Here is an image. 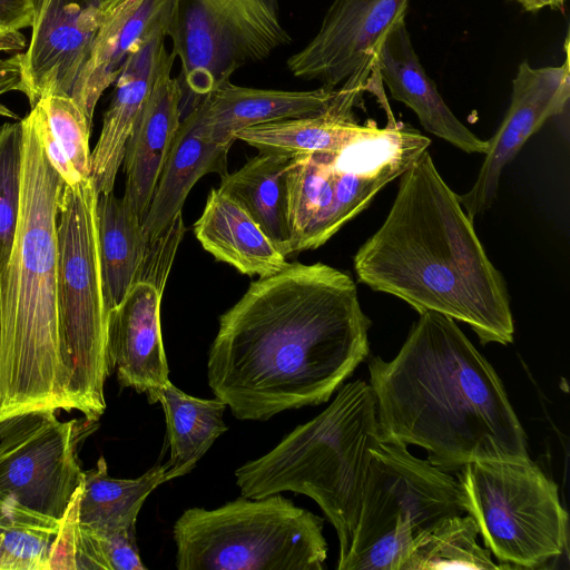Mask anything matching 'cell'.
Wrapping results in <instances>:
<instances>
[{
  "mask_svg": "<svg viewBox=\"0 0 570 570\" xmlns=\"http://www.w3.org/2000/svg\"><path fill=\"white\" fill-rule=\"evenodd\" d=\"M370 326L350 274L288 263L220 315L208 384L238 420L322 404L368 355Z\"/></svg>",
  "mask_w": 570,
  "mask_h": 570,
  "instance_id": "cell-1",
  "label": "cell"
},
{
  "mask_svg": "<svg viewBox=\"0 0 570 570\" xmlns=\"http://www.w3.org/2000/svg\"><path fill=\"white\" fill-rule=\"evenodd\" d=\"M380 440L419 445L450 472L478 460H528L501 379L446 315L426 311L392 361L368 363Z\"/></svg>",
  "mask_w": 570,
  "mask_h": 570,
  "instance_id": "cell-2",
  "label": "cell"
},
{
  "mask_svg": "<svg viewBox=\"0 0 570 570\" xmlns=\"http://www.w3.org/2000/svg\"><path fill=\"white\" fill-rule=\"evenodd\" d=\"M354 269L361 283L419 314L432 311L468 324L482 344L513 341L504 278L429 149L400 176L391 209L356 252Z\"/></svg>",
  "mask_w": 570,
  "mask_h": 570,
  "instance_id": "cell-3",
  "label": "cell"
},
{
  "mask_svg": "<svg viewBox=\"0 0 570 570\" xmlns=\"http://www.w3.org/2000/svg\"><path fill=\"white\" fill-rule=\"evenodd\" d=\"M22 124L20 207L0 273V422L32 410L72 411L58 295V204L63 180L30 114Z\"/></svg>",
  "mask_w": 570,
  "mask_h": 570,
  "instance_id": "cell-4",
  "label": "cell"
},
{
  "mask_svg": "<svg viewBox=\"0 0 570 570\" xmlns=\"http://www.w3.org/2000/svg\"><path fill=\"white\" fill-rule=\"evenodd\" d=\"M376 404L368 383L340 386L317 416L296 426L274 449L235 471L242 497L291 491L313 499L335 528L338 563L346 558L371 460L380 443Z\"/></svg>",
  "mask_w": 570,
  "mask_h": 570,
  "instance_id": "cell-5",
  "label": "cell"
},
{
  "mask_svg": "<svg viewBox=\"0 0 570 570\" xmlns=\"http://www.w3.org/2000/svg\"><path fill=\"white\" fill-rule=\"evenodd\" d=\"M384 110V127L368 119L338 149L293 158L287 174L293 254L324 245L429 149L430 138L397 121L390 107Z\"/></svg>",
  "mask_w": 570,
  "mask_h": 570,
  "instance_id": "cell-6",
  "label": "cell"
},
{
  "mask_svg": "<svg viewBox=\"0 0 570 570\" xmlns=\"http://www.w3.org/2000/svg\"><path fill=\"white\" fill-rule=\"evenodd\" d=\"M179 570H322L323 519L272 494L191 508L174 524Z\"/></svg>",
  "mask_w": 570,
  "mask_h": 570,
  "instance_id": "cell-7",
  "label": "cell"
},
{
  "mask_svg": "<svg viewBox=\"0 0 570 570\" xmlns=\"http://www.w3.org/2000/svg\"><path fill=\"white\" fill-rule=\"evenodd\" d=\"M91 177L63 185L58 204V295L71 409L99 421L110 375L106 304Z\"/></svg>",
  "mask_w": 570,
  "mask_h": 570,
  "instance_id": "cell-8",
  "label": "cell"
},
{
  "mask_svg": "<svg viewBox=\"0 0 570 570\" xmlns=\"http://www.w3.org/2000/svg\"><path fill=\"white\" fill-rule=\"evenodd\" d=\"M459 480L406 446L380 442L371 460L352 544L338 570H401L441 520L464 514Z\"/></svg>",
  "mask_w": 570,
  "mask_h": 570,
  "instance_id": "cell-9",
  "label": "cell"
},
{
  "mask_svg": "<svg viewBox=\"0 0 570 570\" xmlns=\"http://www.w3.org/2000/svg\"><path fill=\"white\" fill-rule=\"evenodd\" d=\"M465 513L504 568H538L568 544L558 487L530 459L478 460L460 469Z\"/></svg>",
  "mask_w": 570,
  "mask_h": 570,
  "instance_id": "cell-10",
  "label": "cell"
},
{
  "mask_svg": "<svg viewBox=\"0 0 570 570\" xmlns=\"http://www.w3.org/2000/svg\"><path fill=\"white\" fill-rule=\"evenodd\" d=\"M166 36L195 105L240 67L291 42L278 0H170Z\"/></svg>",
  "mask_w": 570,
  "mask_h": 570,
  "instance_id": "cell-11",
  "label": "cell"
},
{
  "mask_svg": "<svg viewBox=\"0 0 570 570\" xmlns=\"http://www.w3.org/2000/svg\"><path fill=\"white\" fill-rule=\"evenodd\" d=\"M98 421L58 419L51 409L0 422V494L61 519L82 483L78 451Z\"/></svg>",
  "mask_w": 570,
  "mask_h": 570,
  "instance_id": "cell-12",
  "label": "cell"
},
{
  "mask_svg": "<svg viewBox=\"0 0 570 570\" xmlns=\"http://www.w3.org/2000/svg\"><path fill=\"white\" fill-rule=\"evenodd\" d=\"M410 0H334L315 37L288 60L297 78L336 89L352 76L371 78L375 52L405 19Z\"/></svg>",
  "mask_w": 570,
  "mask_h": 570,
  "instance_id": "cell-13",
  "label": "cell"
},
{
  "mask_svg": "<svg viewBox=\"0 0 570 570\" xmlns=\"http://www.w3.org/2000/svg\"><path fill=\"white\" fill-rule=\"evenodd\" d=\"M31 1V36L22 52L20 92L33 107L50 94L71 97L89 59L104 7L100 0Z\"/></svg>",
  "mask_w": 570,
  "mask_h": 570,
  "instance_id": "cell-14",
  "label": "cell"
},
{
  "mask_svg": "<svg viewBox=\"0 0 570 570\" xmlns=\"http://www.w3.org/2000/svg\"><path fill=\"white\" fill-rule=\"evenodd\" d=\"M566 58L560 66L532 67L522 61L512 80L510 106L497 132L488 140V150L472 188L459 195L471 220L493 203L503 168L523 144L551 117L564 111L570 97L569 37Z\"/></svg>",
  "mask_w": 570,
  "mask_h": 570,
  "instance_id": "cell-15",
  "label": "cell"
},
{
  "mask_svg": "<svg viewBox=\"0 0 570 570\" xmlns=\"http://www.w3.org/2000/svg\"><path fill=\"white\" fill-rule=\"evenodd\" d=\"M99 255L106 304L110 311L138 283L164 292L176 250L184 234L150 244L142 222L114 191L98 195Z\"/></svg>",
  "mask_w": 570,
  "mask_h": 570,
  "instance_id": "cell-16",
  "label": "cell"
},
{
  "mask_svg": "<svg viewBox=\"0 0 570 570\" xmlns=\"http://www.w3.org/2000/svg\"><path fill=\"white\" fill-rule=\"evenodd\" d=\"M161 296L154 285L138 283L108 313V361L121 389L149 393L169 381L160 327Z\"/></svg>",
  "mask_w": 570,
  "mask_h": 570,
  "instance_id": "cell-17",
  "label": "cell"
},
{
  "mask_svg": "<svg viewBox=\"0 0 570 570\" xmlns=\"http://www.w3.org/2000/svg\"><path fill=\"white\" fill-rule=\"evenodd\" d=\"M373 72L394 100L416 115L426 131L465 153H487L488 140L479 138L456 118L426 73L414 50L405 19L382 39L375 52Z\"/></svg>",
  "mask_w": 570,
  "mask_h": 570,
  "instance_id": "cell-18",
  "label": "cell"
},
{
  "mask_svg": "<svg viewBox=\"0 0 570 570\" xmlns=\"http://www.w3.org/2000/svg\"><path fill=\"white\" fill-rule=\"evenodd\" d=\"M230 147L212 138L197 102L180 121L142 222L148 243L157 244L184 228L181 209L188 193L206 174H228Z\"/></svg>",
  "mask_w": 570,
  "mask_h": 570,
  "instance_id": "cell-19",
  "label": "cell"
},
{
  "mask_svg": "<svg viewBox=\"0 0 570 570\" xmlns=\"http://www.w3.org/2000/svg\"><path fill=\"white\" fill-rule=\"evenodd\" d=\"M175 59L170 52L161 63L125 149L122 198L141 222L181 121L183 89L179 80L171 77Z\"/></svg>",
  "mask_w": 570,
  "mask_h": 570,
  "instance_id": "cell-20",
  "label": "cell"
},
{
  "mask_svg": "<svg viewBox=\"0 0 570 570\" xmlns=\"http://www.w3.org/2000/svg\"><path fill=\"white\" fill-rule=\"evenodd\" d=\"M166 29L146 37L125 61L91 151V178L98 195L114 191L127 141L148 100L161 63L169 52Z\"/></svg>",
  "mask_w": 570,
  "mask_h": 570,
  "instance_id": "cell-21",
  "label": "cell"
},
{
  "mask_svg": "<svg viewBox=\"0 0 570 570\" xmlns=\"http://www.w3.org/2000/svg\"><path fill=\"white\" fill-rule=\"evenodd\" d=\"M170 0H108L91 52L71 94L90 122L96 106L135 48L167 27Z\"/></svg>",
  "mask_w": 570,
  "mask_h": 570,
  "instance_id": "cell-22",
  "label": "cell"
},
{
  "mask_svg": "<svg viewBox=\"0 0 570 570\" xmlns=\"http://www.w3.org/2000/svg\"><path fill=\"white\" fill-rule=\"evenodd\" d=\"M336 89L308 91L258 89L229 80L198 101L205 127L213 139L233 145L235 135L248 127L325 111Z\"/></svg>",
  "mask_w": 570,
  "mask_h": 570,
  "instance_id": "cell-23",
  "label": "cell"
},
{
  "mask_svg": "<svg viewBox=\"0 0 570 570\" xmlns=\"http://www.w3.org/2000/svg\"><path fill=\"white\" fill-rule=\"evenodd\" d=\"M194 233L217 261L248 276L267 277L288 264L249 213L220 188L209 191Z\"/></svg>",
  "mask_w": 570,
  "mask_h": 570,
  "instance_id": "cell-24",
  "label": "cell"
},
{
  "mask_svg": "<svg viewBox=\"0 0 570 570\" xmlns=\"http://www.w3.org/2000/svg\"><path fill=\"white\" fill-rule=\"evenodd\" d=\"M366 82L348 78L336 89L328 108L314 116L284 119L245 128L235 139L257 150H273L291 157L335 150L363 128L353 109L361 102Z\"/></svg>",
  "mask_w": 570,
  "mask_h": 570,
  "instance_id": "cell-25",
  "label": "cell"
},
{
  "mask_svg": "<svg viewBox=\"0 0 570 570\" xmlns=\"http://www.w3.org/2000/svg\"><path fill=\"white\" fill-rule=\"evenodd\" d=\"M294 157L258 150L238 170L220 177L223 191L235 198L286 257L292 255L287 174Z\"/></svg>",
  "mask_w": 570,
  "mask_h": 570,
  "instance_id": "cell-26",
  "label": "cell"
},
{
  "mask_svg": "<svg viewBox=\"0 0 570 570\" xmlns=\"http://www.w3.org/2000/svg\"><path fill=\"white\" fill-rule=\"evenodd\" d=\"M149 403L159 402L166 419L170 450L165 481L190 472L215 440L227 431L223 421L226 404L215 397L198 399L177 389L170 381L147 393Z\"/></svg>",
  "mask_w": 570,
  "mask_h": 570,
  "instance_id": "cell-27",
  "label": "cell"
},
{
  "mask_svg": "<svg viewBox=\"0 0 570 570\" xmlns=\"http://www.w3.org/2000/svg\"><path fill=\"white\" fill-rule=\"evenodd\" d=\"M165 464L149 469L136 479L109 475L105 458L83 471L77 501L79 521L98 530H136V521L149 493L165 481Z\"/></svg>",
  "mask_w": 570,
  "mask_h": 570,
  "instance_id": "cell-28",
  "label": "cell"
},
{
  "mask_svg": "<svg viewBox=\"0 0 570 570\" xmlns=\"http://www.w3.org/2000/svg\"><path fill=\"white\" fill-rule=\"evenodd\" d=\"M79 489L60 519L51 549L50 570H145L136 530L108 532L79 521Z\"/></svg>",
  "mask_w": 570,
  "mask_h": 570,
  "instance_id": "cell-29",
  "label": "cell"
},
{
  "mask_svg": "<svg viewBox=\"0 0 570 570\" xmlns=\"http://www.w3.org/2000/svg\"><path fill=\"white\" fill-rule=\"evenodd\" d=\"M479 529L469 514L448 517L415 542L401 570L502 569L478 543Z\"/></svg>",
  "mask_w": 570,
  "mask_h": 570,
  "instance_id": "cell-30",
  "label": "cell"
},
{
  "mask_svg": "<svg viewBox=\"0 0 570 570\" xmlns=\"http://www.w3.org/2000/svg\"><path fill=\"white\" fill-rule=\"evenodd\" d=\"M59 523L0 494V570H50Z\"/></svg>",
  "mask_w": 570,
  "mask_h": 570,
  "instance_id": "cell-31",
  "label": "cell"
},
{
  "mask_svg": "<svg viewBox=\"0 0 570 570\" xmlns=\"http://www.w3.org/2000/svg\"><path fill=\"white\" fill-rule=\"evenodd\" d=\"M22 169L21 119L0 126V273L6 267L17 228Z\"/></svg>",
  "mask_w": 570,
  "mask_h": 570,
  "instance_id": "cell-32",
  "label": "cell"
},
{
  "mask_svg": "<svg viewBox=\"0 0 570 570\" xmlns=\"http://www.w3.org/2000/svg\"><path fill=\"white\" fill-rule=\"evenodd\" d=\"M41 102L51 131L76 173L81 179L91 177V150L89 138L92 122L89 121L72 97L50 94Z\"/></svg>",
  "mask_w": 570,
  "mask_h": 570,
  "instance_id": "cell-33",
  "label": "cell"
},
{
  "mask_svg": "<svg viewBox=\"0 0 570 570\" xmlns=\"http://www.w3.org/2000/svg\"><path fill=\"white\" fill-rule=\"evenodd\" d=\"M29 114L32 117L47 158L63 183L66 185H73L81 180L68 157L57 142L41 102L37 101L36 105L31 107Z\"/></svg>",
  "mask_w": 570,
  "mask_h": 570,
  "instance_id": "cell-34",
  "label": "cell"
},
{
  "mask_svg": "<svg viewBox=\"0 0 570 570\" xmlns=\"http://www.w3.org/2000/svg\"><path fill=\"white\" fill-rule=\"evenodd\" d=\"M31 0H0V32L21 31L30 27Z\"/></svg>",
  "mask_w": 570,
  "mask_h": 570,
  "instance_id": "cell-35",
  "label": "cell"
},
{
  "mask_svg": "<svg viewBox=\"0 0 570 570\" xmlns=\"http://www.w3.org/2000/svg\"><path fill=\"white\" fill-rule=\"evenodd\" d=\"M21 59V52L0 58V98L8 92L20 91ZM0 115L17 118V116L1 102Z\"/></svg>",
  "mask_w": 570,
  "mask_h": 570,
  "instance_id": "cell-36",
  "label": "cell"
},
{
  "mask_svg": "<svg viewBox=\"0 0 570 570\" xmlns=\"http://www.w3.org/2000/svg\"><path fill=\"white\" fill-rule=\"evenodd\" d=\"M26 48V39L20 31L0 32V52L17 53Z\"/></svg>",
  "mask_w": 570,
  "mask_h": 570,
  "instance_id": "cell-37",
  "label": "cell"
},
{
  "mask_svg": "<svg viewBox=\"0 0 570 570\" xmlns=\"http://www.w3.org/2000/svg\"><path fill=\"white\" fill-rule=\"evenodd\" d=\"M519 3L523 10L538 12L542 9L562 10L567 0H512Z\"/></svg>",
  "mask_w": 570,
  "mask_h": 570,
  "instance_id": "cell-38",
  "label": "cell"
},
{
  "mask_svg": "<svg viewBox=\"0 0 570 570\" xmlns=\"http://www.w3.org/2000/svg\"><path fill=\"white\" fill-rule=\"evenodd\" d=\"M100 1H101V3L104 4V3H105V2H107L108 0H100Z\"/></svg>",
  "mask_w": 570,
  "mask_h": 570,
  "instance_id": "cell-39",
  "label": "cell"
},
{
  "mask_svg": "<svg viewBox=\"0 0 570 570\" xmlns=\"http://www.w3.org/2000/svg\"><path fill=\"white\" fill-rule=\"evenodd\" d=\"M0 341H1V323H0Z\"/></svg>",
  "mask_w": 570,
  "mask_h": 570,
  "instance_id": "cell-40",
  "label": "cell"
}]
</instances>
